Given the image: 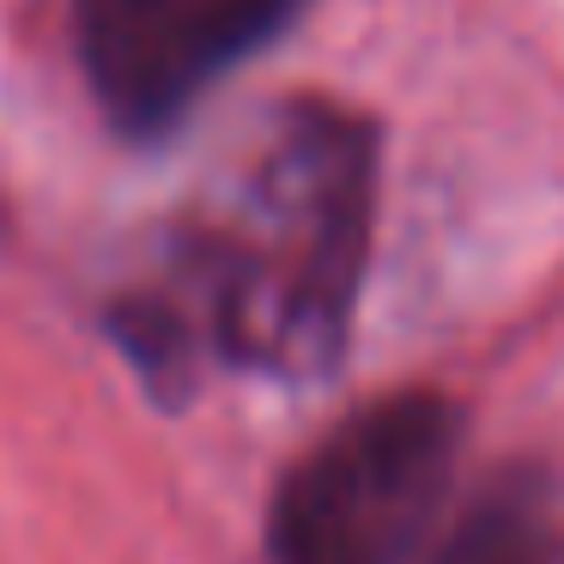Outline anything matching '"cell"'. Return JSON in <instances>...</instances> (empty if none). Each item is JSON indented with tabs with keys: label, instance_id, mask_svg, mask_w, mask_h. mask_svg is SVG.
<instances>
[{
	"label": "cell",
	"instance_id": "6da1fadb",
	"mask_svg": "<svg viewBox=\"0 0 564 564\" xmlns=\"http://www.w3.org/2000/svg\"><path fill=\"white\" fill-rule=\"evenodd\" d=\"M377 231V134L340 104H285L237 171L164 237L104 328L159 394L207 365L328 377L346 352Z\"/></svg>",
	"mask_w": 564,
	"mask_h": 564
},
{
	"label": "cell",
	"instance_id": "277c9868",
	"mask_svg": "<svg viewBox=\"0 0 564 564\" xmlns=\"http://www.w3.org/2000/svg\"><path fill=\"white\" fill-rule=\"evenodd\" d=\"M431 564H564V516L540 474H503L455 516Z\"/></svg>",
	"mask_w": 564,
	"mask_h": 564
},
{
	"label": "cell",
	"instance_id": "7a4b0ae2",
	"mask_svg": "<svg viewBox=\"0 0 564 564\" xmlns=\"http://www.w3.org/2000/svg\"><path fill=\"white\" fill-rule=\"evenodd\" d=\"M462 449V413L406 389L365 401L285 474L268 516L273 564H401L431 528Z\"/></svg>",
	"mask_w": 564,
	"mask_h": 564
},
{
	"label": "cell",
	"instance_id": "3957f363",
	"mask_svg": "<svg viewBox=\"0 0 564 564\" xmlns=\"http://www.w3.org/2000/svg\"><path fill=\"white\" fill-rule=\"evenodd\" d=\"M310 0H74V50L116 134L159 140Z\"/></svg>",
	"mask_w": 564,
	"mask_h": 564
}]
</instances>
